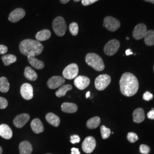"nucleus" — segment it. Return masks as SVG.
Listing matches in <instances>:
<instances>
[{
  "instance_id": "nucleus-1",
  "label": "nucleus",
  "mask_w": 154,
  "mask_h": 154,
  "mask_svg": "<svg viewBox=\"0 0 154 154\" xmlns=\"http://www.w3.org/2000/svg\"><path fill=\"white\" fill-rule=\"evenodd\" d=\"M121 93L126 97H131L137 93L139 89L138 79L130 72H125L119 81Z\"/></svg>"
},
{
  "instance_id": "nucleus-2",
  "label": "nucleus",
  "mask_w": 154,
  "mask_h": 154,
  "mask_svg": "<svg viewBox=\"0 0 154 154\" xmlns=\"http://www.w3.org/2000/svg\"><path fill=\"white\" fill-rule=\"evenodd\" d=\"M20 50L22 54L26 55L28 58L35 57L42 52L44 46L38 41L26 39L20 43Z\"/></svg>"
},
{
  "instance_id": "nucleus-3",
  "label": "nucleus",
  "mask_w": 154,
  "mask_h": 154,
  "mask_svg": "<svg viewBox=\"0 0 154 154\" xmlns=\"http://www.w3.org/2000/svg\"><path fill=\"white\" fill-rule=\"evenodd\" d=\"M86 62L97 71L100 72L104 70L105 65L103 60L99 55L95 53H88L86 56Z\"/></svg>"
},
{
  "instance_id": "nucleus-4",
  "label": "nucleus",
  "mask_w": 154,
  "mask_h": 154,
  "mask_svg": "<svg viewBox=\"0 0 154 154\" xmlns=\"http://www.w3.org/2000/svg\"><path fill=\"white\" fill-rule=\"evenodd\" d=\"M53 29L56 35L62 37L65 35L67 30V25L64 18L62 17H57L53 21Z\"/></svg>"
},
{
  "instance_id": "nucleus-5",
  "label": "nucleus",
  "mask_w": 154,
  "mask_h": 154,
  "mask_svg": "<svg viewBox=\"0 0 154 154\" xmlns=\"http://www.w3.org/2000/svg\"><path fill=\"white\" fill-rule=\"evenodd\" d=\"M111 82V77L107 74L100 75L95 80V88L99 91L104 90Z\"/></svg>"
},
{
  "instance_id": "nucleus-6",
  "label": "nucleus",
  "mask_w": 154,
  "mask_h": 154,
  "mask_svg": "<svg viewBox=\"0 0 154 154\" xmlns=\"http://www.w3.org/2000/svg\"><path fill=\"white\" fill-rule=\"evenodd\" d=\"M103 26L111 32H116L121 26L119 21L112 17H106L103 21Z\"/></svg>"
},
{
  "instance_id": "nucleus-7",
  "label": "nucleus",
  "mask_w": 154,
  "mask_h": 154,
  "mask_svg": "<svg viewBox=\"0 0 154 154\" xmlns=\"http://www.w3.org/2000/svg\"><path fill=\"white\" fill-rule=\"evenodd\" d=\"M79 72L78 66L75 63H72L66 66L63 70V76L67 79H72L77 77Z\"/></svg>"
},
{
  "instance_id": "nucleus-8",
  "label": "nucleus",
  "mask_w": 154,
  "mask_h": 154,
  "mask_svg": "<svg viewBox=\"0 0 154 154\" xmlns=\"http://www.w3.org/2000/svg\"><path fill=\"white\" fill-rule=\"evenodd\" d=\"M120 48V42L116 39H112L109 41L104 48V51L106 55H114Z\"/></svg>"
},
{
  "instance_id": "nucleus-9",
  "label": "nucleus",
  "mask_w": 154,
  "mask_h": 154,
  "mask_svg": "<svg viewBox=\"0 0 154 154\" xmlns=\"http://www.w3.org/2000/svg\"><path fill=\"white\" fill-rule=\"evenodd\" d=\"M96 147V140L93 137H88L82 143L83 151L86 154L91 153Z\"/></svg>"
},
{
  "instance_id": "nucleus-10",
  "label": "nucleus",
  "mask_w": 154,
  "mask_h": 154,
  "mask_svg": "<svg viewBox=\"0 0 154 154\" xmlns=\"http://www.w3.org/2000/svg\"><path fill=\"white\" fill-rule=\"evenodd\" d=\"M147 32V29L146 26L144 23H139L134 28L132 35L135 39L139 40L144 37Z\"/></svg>"
},
{
  "instance_id": "nucleus-11",
  "label": "nucleus",
  "mask_w": 154,
  "mask_h": 154,
  "mask_svg": "<svg viewBox=\"0 0 154 154\" xmlns=\"http://www.w3.org/2000/svg\"><path fill=\"white\" fill-rule=\"evenodd\" d=\"M26 12L22 8H17L11 11L9 16V20L11 22H17L25 16Z\"/></svg>"
},
{
  "instance_id": "nucleus-12",
  "label": "nucleus",
  "mask_w": 154,
  "mask_h": 154,
  "mask_svg": "<svg viewBox=\"0 0 154 154\" xmlns=\"http://www.w3.org/2000/svg\"><path fill=\"white\" fill-rule=\"evenodd\" d=\"M20 92L23 99L30 100L33 98V88L30 84H23L21 87Z\"/></svg>"
},
{
  "instance_id": "nucleus-13",
  "label": "nucleus",
  "mask_w": 154,
  "mask_h": 154,
  "mask_svg": "<svg viewBox=\"0 0 154 154\" xmlns=\"http://www.w3.org/2000/svg\"><path fill=\"white\" fill-rule=\"evenodd\" d=\"M65 78L60 76H54L48 80L47 85L51 89H55L61 87L65 83Z\"/></svg>"
},
{
  "instance_id": "nucleus-14",
  "label": "nucleus",
  "mask_w": 154,
  "mask_h": 154,
  "mask_svg": "<svg viewBox=\"0 0 154 154\" xmlns=\"http://www.w3.org/2000/svg\"><path fill=\"white\" fill-rule=\"evenodd\" d=\"M90 81L88 77L80 75L74 79V85L77 88L81 90L86 88L90 85Z\"/></svg>"
},
{
  "instance_id": "nucleus-15",
  "label": "nucleus",
  "mask_w": 154,
  "mask_h": 154,
  "mask_svg": "<svg viewBox=\"0 0 154 154\" xmlns=\"http://www.w3.org/2000/svg\"><path fill=\"white\" fill-rule=\"evenodd\" d=\"M30 119V116L28 114H21L18 115L13 120L14 125L17 128H22Z\"/></svg>"
},
{
  "instance_id": "nucleus-16",
  "label": "nucleus",
  "mask_w": 154,
  "mask_h": 154,
  "mask_svg": "<svg viewBox=\"0 0 154 154\" xmlns=\"http://www.w3.org/2000/svg\"><path fill=\"white\" fill-rule=\"evenodd\" d=\"M0 136L5 139H10L13 136V131L8 125L2 124L0 125Z\"/></svg>"
},
{
  "instance_id": "nucleus-17",
  "label": "nucleus",
  "mask_w": 154,
  "mask_h": 154,
  "mask_svg": "<svg viewBox=\"0 0 154 154\" xmlns=\"http://www.w3.org/2000/svg\"><path fill=\"white\" fill-rule=\"evenodd\" d=\"M30 126L33 132L35 134H39L44 131V125L42 122L38 118H35L33 119L31 122Z\"/></svg>"
},
{
  "instance_id": "nucleus-18",
  "label": "nucleus",
  "mask_w": 154,
  "mask_h": 154,
  "mask_svg": "<svg viewBox=\"0 0 154 154\" xmlns=\"http://www.w3.org/2000/svg\"><path fill=\"white\" fill-rule=\"evenodd\" d=\"M19 149L20 154H31L33 151V147L29 141L25 140L20 144Z\"/></svg>"
},
{
  "instance_id": "nucleus-19",
  "label": "nucleus",
  "mask_w": 154,
  "mask_h": 154,
  "mask_svg": "<svg viewBox=\"0 0 154 154\" xmlns=\"http://www.w3.org/2000/svg\"><path fill=\"white\" fill-rule=\"evenodd\" d=\"M145 116L144 110L141 108H138L134 110L133 112V120L137 123H141L144 120Z\"/></svg>"
},
{
  "instance_id": "nucleus-20",
  "label": "nucleus",
  "mask_w": 154,
  "mask_h": 154,
  "mask_svg": "<svg viewBox=\"0 0 154 154\" xmlns=\"http://www.w3.org/2000/svg\"><path fill=\"white\" fill-rule=\"evenodd\" d=\"M62 111L66 113H74L77 112L78 106L77 105L72 103L65 102L61 105Z\"/></svg>"
},
{
  "instance_id": "nucleus-21",
  "label": "nucleus",
  "mask_w": 154,
  "mask_h": 154,
  "mask_svg": "<svg viewBox=\"0 0 154 154\" xmlns=\"http://www.w3.org/2000/svg\"><path fill=\"white\" fill-rule=\"evenodd\" d=\"M46 119L49 123L53 126L58 127L60 124V119L59 116L51 112L48 113L46 116Z\"/></svg>"
},
{
  "instance_id": "nucleus-22",
  "label": "nucleus",
  "mask_w": 154,
  "mask_h": 154,
  "mask_svg": "<svg viewBox=\"0 0 154 154\" xmlns=\"http://www.w3.org/2000/svg\"><path fill=\"white\" fill-rule=\"evenodd\" d=\"M51 37V32L48 29H44L38 32L35 35V38L38 41H44Z\"/></svg>"
},
{
  "instance_id": "nucleus-23",
  "label": "nucleus",
  "mask_w": 154,
  "mask_h": 154,
  "mask_svg": "<svg viewBox=\"0 0 154 154\" xmlns=\"http://www.w3.org/2000/svg\"><path fill=\"white\" fill-rule=\"evenodd\" d=\"M24 76L26 78H27L28 80L31 81H35L37 79V74L36 72L33 70L31 67L27 66L25 69L24 72Z\"/></svg>"
},
{
  "instance_id": "nucleus-24",
  "label": "nucleus",
  "mask_w": 154,
  "mask_h": 154,
  "mask_svg": "<svg viewBox=\"0 0 154 154\" xmlns=\"http://www.w3.org/2000/svg\"><path fill=\"white\" fill-rule=\"evenodd\" d=\"M28 60L29 63L36 69L40 70L44 67V63L42 61H39L35 57H29L28 58Z\"/></svg>"
},
{
  "instance_id": "nucleus-25",
  "label": "nucleus",
  "mask_w": 154,
  "mask_h": 154,
  "mask_svg": "<svg viewBox=\"0 0 154 154\" xmlns=\"http://www.w3.org/2000/svg\"><path fill=\"white\" fill-rule=\"evenodd\" d=\"M100 123V118L98 116H95L88 119L87 122L86 126L88 127V128L90 129H94L99 126Z\"/></svg>"
},
{
  "instance_id": "nucleus-26",
  "label": "nucleus",
  "mask_w": 154,
  "mask_h": 154,
  "mask_svg": "<svg viewBox=\"0 0 154 154\" xmlns=\"http://www.w3.org/2000/svg\"><path fill=\"white\" fill-rule=\"evenodd\" d=\"M72 86L70 85H63V86H61V87L60 88L56 91L55 93V95L57 97H63L66 95V93L72 90Z\"/></svg>"
},
{
  "instance_id": "nucleus-27",
  "label": "nucleus",
  "mask_w": 154,
  "mask_h": 154,
  "mask_svg": "<svg viewBox=\"0 0 154 154\" xmlns=\"http://www.w3.org/2000/svg\"><path fill=\"white\" fill-rule=\"evenodd\" d=\"M144 42L148 46L154 45V30H150L147 31L144 36Z\"/></svg>"
},
{
  "instance_id": "nucleus-28",
  "label": "nucleus",
  "mask_w": 154,
  "mask_h": 154,
  "mask_svg": "<svg viewBox=\"0 0 154 154\" xmlns=\"http://www.w3.org/2000/svg\"><path fill=\"white\" fill-rule=\"evenodd\" d=\"M10 85L8 80L5 77L0 78V91L2 93H6L9 90Z\"/></svg>"
},
{
  "instance_id": "nucleus-29",
  "label": "nucleus",
  "mask_w": 154,
  "mask_h": 154,
  "mask_svg": "<svg viewBox=\"0 0 154 154\" xmlns=\"http://www.w3.org/2000/svg\"><path fill=\"white\" fill-rule=\"evenodd\" d=\"M4 65L5 66H9L17 61V57L13 54H6L3 55L1 58Z\"/></svg>"
},
{
  "instance_id": "nucleus-30",
  "label": "nucleus",
  "mask_w": 154,
  "mask_h": 154,
  "mask_svg": "<svg viewBox=\"0 0 154 154\" xmlns=\"http://www.w3.org/2000/svg\"><path fill=\"white\" fill-rule=\"evenodd\" d=\"M100 132L102 137L103 139H106L110 137L111 134V130L110 128H107L104 125L100 127Z\"/></svg>"
},
{
  "instance_id": "nucleus-31",
  "label": "nucleus",
  "mask_w": 154,
  "mask_h": 154,
  "mask_svg": "<svg viewBox=\"0 0 154 154\" xmlns=\"http://www.w3.org/2000/svg\"><path fill=\"white\" fill-rule=\"evenodd\" d=\"M69 30L72 35L75 36L78 33V25L76 22H72L69 25Z\"/></svg>"
},
{
  "instance_id": "nucleus-32",
  "label": "nucleus",
  "mask_w": 154,
  "mask_h": 154,
  "mask_svg": "<svg viewBox=\"0 0 154 154\" xmlns=\"http://www.w3.org/2000/svg\"><path fill=\"white\" fill-rule=\"evenodd\" d=\"M127 139L131 143H134L138 140V135L134 132H129L127 134Z\"/></svg>"
},
{
  "instance_id": "nucleus-33",
  "label": "nucleus",
  "mask_w": 154,
  "mask_h": 154,
  "mask_svg": "<svg viewBox=\"0 0 154 154\" xmlns=\"http://www.w3.org/2000/svg\"><path fill=\"white\" fill-rule=\"evenodd\" d=\"M140 151L142 154H148L150 151V149L146 144H141L140 146Z\"/></svg>"
},
{
  "instance_id": "nucleus-34",
  "label": "nucleus",
  "mask_w": 154,
  "mask_h": 154,
  "mask_svg": "<svg viewBox=\"0 0 154 154\" xmlns=\"http://www.w3.org/2000/svg\"><path fill=\"white\" fill-rule=\"evenodd\" d=\"M8 100L3 97H0V109H5L8 107Z\"/></svg>"
},
{
  "instance_id": "nucleus-35",
  "label": "nucleus",
  "mask_w": 154,
  "mask_h": 154,
  "mask_svg": "<svg viewBox=\"0 0 154 154\" xmlns=\"http://www.w3.org/2000/svg\"><path fill=\"white\" fill-rule=\"evenodd\" d=\"M81 140L80 137L78 135H73L70 137V142L72 144L79 143Z\"/></svg>"
},
{
  "instance_id": "nucleus-36",
  "label": "nucleus",
  "mask_w": 154,
  "mask_h": 154,
  "mask_svg": "<svg viewBox=\"0 0 154 154\" xmlns=\"http://www.w3.org/2000/svg\"><path fill=\"white\" fill-rule=\"evenodd\" d=\"M143 98L144 100H145L146 101H149L153 98V95L150 92L147 91L143 94Z\"/></svg>"
},
{
  "instance_id": "nucleus-37",
  "label": "nucleus",
  "mask_w": 154,
  "mask_h": 154,
  "mask_svg": "<svg viewBox=\"0 0 154 154\" xmlns=\"http://www.w3.org/2000/svg\"><path fill=\"white\" fill-rule=\"evenodd\" d=\"M98 1L99 0H82V4L83 5L88 6L93 4Z\"/></svg>"
},
{
  "instance_id": "nucleus-38",
  "label": "nucleus",
  "mask_w": 154,
  "mask_h": 154,
  "mask_svg": "<svg viewBox=\"0 0 154 154\" xmlns=\"http://www.w3.org/2000/svg\"><path fill=\"white\" fill-rule=\"evenodd\" d=\"M8 50L7 46L3 45H0V54H5Z\"/></svg>"
},
{
  "instance_id": "nucleus-39",
  "label": "nucleus",
  "mask_w": 154,
  "mask_h": 154,
  "mask_svg": "<svg viewBox=\"0 0 154 154\" xmlns=\"http://www.w3.org/2000/svg\"><path fill=\"white\" fill-rule=\"evenodd\" d=\"M147 117L150 119H154V110L152 109L147 114Z\"/></svg>"
},
{
  "instance_id": "nucleus-40",
  "label": "nucleus",
  "mask_w": 154,
  "mask_h": 154,
  "mask_svg": "<svg viewBox=\"0 0 154 154\" xmlns=\"http://www.w3.org/2000/svg\"><path fill=\"white\" fill-rule=\"evenodd\" d=\"M71 151H72V154H80L79 149L77 148H72Z\"/></svg>"
},
{
  "instance_id": "nucleus-41",
  "label": "nucleus",
  "mask_w": 154,
  "mask_h": 154,
  "mask_svg": "<svg viewBox=\"0 0 154 154\" xmlns=\"http://www.w3.org/2000/svg\"><path fill=\"white\" fill-rule=\"evenodd\" d=\"M126 54L127 55H131V54H133V53L131 51V50L127 49L126 51Z\"/></svg>"
},
{
  "instance_id": "nucleus-42",
  "label": "nucleus",
  "mask_w": 154,
  "mask_h": 154,
  "mask_svg": "<svg viewBox=\"0 0 154 154\" xmlns=\"http://www.w3.org/2000/svg\"><path fill=\"white\" fill-rule=\"evenodd\" d=\"M70 0H60L61 3L63 4H65L66 3H67L68 2H69Z\"/></svg>"
},
{
  "instance_id": "nucleus-43",
  "label": "nucleus",
  "mask_w": 154,
  "mask_h": 154,
  "mask_svg": "<svg viewBox=\"0 0 154 154\" xmlns=\"http://www.w3.org/2000/svg\"><path fill=\"white\" fill-rule=\"evenodd\" d=\"M90 97V91H88L87 93L86 94V98H88V97Z\"/></svg>"
},
{
  "instance_id": "nucleus-44",
  "label": "nucleus",
  "mask_w": 154,
  "mask_h": 154,
  "mask_svg": "<svg viewBox=\"0 0 154 154\" xmlns=\"http://www.w3.org/2000/svg\"><path fill=\"white\" fill-rule=\"evenodd\" d=\"M145 1H147V2H149L150 3H152V4H154V0H144Z\"/></svg>"
},
{
  "instance_id": "nucleus-45",
  "label": "nucleus",
  "mask_w": 154,
  "mask_h": 154,
  "mask_svg": "<svg viewBox=\"0 0 154 154\" xmlns=\"http://www.w3.org/2000/svg\"><path fill=\"white\" fill-rule=\"evenodd\" d=\"M2 151H3L2 149V147L0 146V154H2Z\"/></svg>"
},
{
  "instance_id": "nucleus-46",
  "label": "nucleus",
  "mask_w": 154,
  "mask_h": 154,
  "mask_svg": "<svg viewBox=\"0 0 154 154\" xmlns=\"http://www.w3.org/2000/svg\"><path fill=\"white\" fill-rule=\"evenodd\" d=\"M82 1V0H74V2H79V1Z\"/></svg>"
},
{
  "instance_id": "nucleus-47",
  "label": "nucleus",
  "mask_w": 154,
  "mask_h": 154,
  "mask_svg": "<svg viewBox=\"0 0 154 154\" xmlns=\"http://www.w3.org/2000/svg\"></svg>"
},
{
  "instance_id": "nucleus-48",
  "label": "nucleus",
  "mask_w": 154,
  "mask_h": 154,
  "mask_svg": "<svg viewBox=\"0 0 154 154\" xmlns=\"http://www.w3.org/2000/svg\"></svg>"
}]
</instances>
